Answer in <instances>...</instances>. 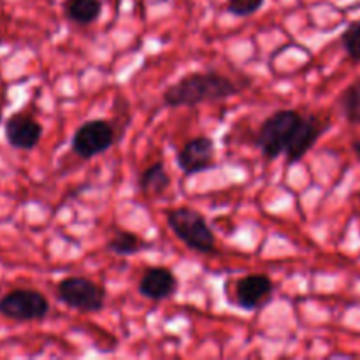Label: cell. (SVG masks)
I'll return each mask as SVG.
<instances>
[{"instance_id": "cell-14", "label": "cell", "mask_w": 360, "mask_h": 360, "mask_svg": "<svg viewBox=\"0 0 360 360\" xmlns=\"http://www.w3.org/2000/svg\"><path fill=\"white\" fill-rule=\"evenodd\" d=\"M171 185V178H169L167 171H165L162 162H155L150 167L144 169L139 176V188L144 193H153V195H160Z\"/></svg>"}, {"instance_id": "cell-4", "label": "cell", "mask_w": 360, "mask_h": 360, "mask_svg": "<svg viewBox=\"0 0 360 360\" xmlns=\"http://www.w3.org/2000/svg\"><path fill=\"white\" fill-rule=\"evenodd\" d=\"M56 295L63 304L81 313L102 311L108 299L104 287L83 276H69L60 281Z\"/></svg>"}, {"instance_id": "cell-6", "label": "cell", "mask_w": 360, "mask_h": 360, "mask_svg": "<svg viewBox=\"0 0 360 360\" xmlns=\"http://www.w3.org/2000/svg\"><path fill=\"white\" fill-rule=\"evenodd\" d=\"M115 127L105 120H88L72 136V151L77 157L90 160L97 155L105 153L115 144Z\"/></svg>"}, {"instance_id": "cell-17", "label": "cell", "mask_w": 360, "mask_h": 360, "mask_svg": "<svg viewBox=\"0 0 360 360\" xmlns=\"http://www.w3.org/2000/svg\"><path fill=\"white\" fill-rule=\"evenodd\" d=\"M266 0H227V11L234 16L246 18L255 14Z\"/></svg>"}, {"instance_id": "cell-9", "label": "cell", "mask_w": 360, "mask_h": 360, "mask_svg": "<svg viewBox=\"0 0 360 360\" xmlns=\"http://www.w3.org/2000/svg\"><path fill=\"white\" fill-rule=\"evenodd\" d=\"M329 123L322 120L316 115H302L301 125H299L297 132H295L294 139H292L290 146L285 151V158H287V165L297 164L301 162L309 151L313 150L322 134L326 132Z\"/></svg>"}, {"instance_id": "cell-10", "label": "cell", "mask_w": 360, "mask_h": 360, "mask_svg": "<svg viewBox=\"0 0 360 360\" xmlns=\"http://www.w3.org/2000/svg\"><path fill=\"white\" fill-rule=\"evenodd\" d=\"M4 134H6V141L11 148L30 151L41 143L42 125L25 112H16L6 120Z\"/></svg>"}, {"instance_id": "cell-5", "label": "cell", "mask_w": 360, "mask_h": 360, "mask_svg": "<svg viewBox=\"0 0 360 360\" xmlns=\"http://www.w3.org/2000/svg\"><path fill=\"white\" fill-rule=\"evenodd\" d=\"M48 313V299L32 288H16L0 297V315L14 322H39Z\"/></svg>"}, {"instance_id": "cell-11", "label": "cell", "mask_w": 360, "mask_h": 360, "mask_svg": "<svg viewBox=\"0 0 360 360\" xmlns=\"http://www.w3.org/2000/svg\"><path fill=\"white\" fill-rule=\"evenodd\" d=\"M178 278L167 267H150L139 281V294L150 301H165L178 292Z\"/></svg>"}, {"instance_id": "cell-13", "label": "cell", "mask_w": 360, "mask_h": 360, "mask_svg": "<svg viewBox=\"0 0 360 360\" xmlns=\"http://www.w3.org/2000/svg\"><path fill=\"white\" fill-rule=\"evenodd\" d=\"M105 248L115 253V255L130 257L150 248V243H146L143 238H139V236L130 231H120L109 239Z\"/></svg>"}, {"instance_id": "cell-12", "label": "cell", "mask_w": 360, "mask_h": 360, "mask_svg": "<svg viewBox=\"0 0 360 360\" xmlns=\"http://www.w3.org/2000/svg\"><path fill=\"white\" fill-rule=\"evenodd\" d=\"M65 16L77 25H90L102 13V0H65Z\"/></svg>"}, {"instance_id": "cell-1", "label": "cell", "mask_w": 360, "mask_h": 360, "mask_svg": "<svg viewBox=\"0 0 360 360\" xmlns=\"http://www.w3.org/2000/svg\"><path fill=\"white\" fill-rule=\"evenodd\" d=\"M243 86L220 72H192L183 76L164 91V104L167 108H192L206 102L227 101L236 97Z\"/></svg>"}, {"instance_id": "cell-3", "label": "cell", "mask_w": 360, "mask_h": 360, "mask_svg": "<svg viewBox=\"0 0 360 360\" xmlns=\"http://www.w3.org/2000/svg\"><path fill=\"white\" fill-rule=\"evenodd\" d=\"M167 224L190 250L202 255L217 252V238L206 218L192 207H176L167 213Z\"/></svg>"}, {"instance_id": "cell-2", "label": "cell", "mask_w": 360, "mask_h": 360, "mask_svg": "<svg viewBox=\"0 0 360 360\" xmlns=\"http://www.w3.org/2000/svg\"><path fill=\"white\" fill-rule=\"evenodd\" d=\"M302 115L294 109H281L273 112L266 122L260 125L257 134V146L266 160H274L290 146L299 125H301Z\"/></svg>"}, {"instance_id": "cell-7", "label": "cell", "mask_w": 360, "mask_h": 360, "mask_svg": "<svg viewBox=\"0 0 360 360\" xmlns=\"http://www.w3.org/2000/svg\"><path fill=\"white\" fill-rule=\"evenodd\" d=\"M178 167L186 176L199 174L217 167V151L211 137L199 136L190 139L176 155Z\"/></svg>"}, {"instance_id": "cell-16", "label": "cell", "mask_w": 360, "mask_h": 360, "mask_svg": "<svg viewBox=\"0 0 360 360\" xmlns=\"http://www.w3.org/2000/svg\"><path fill=\"white\" fill-rule=\"evenodd\" d=\"M341 46L352 62H360V20L345 28L341 34Z\"/></svg>"}, {"instance_id": "cell-15", "label": "cell", "mask_w": 360, "mask_h": 360, "mask_svg": "<svg viewBox=\"0 0 360 360\" xmlns=\"http://www.w3.org/2000/svg\"><path fill=\"white\" fill-rule=\"evenodd\" d=\"M338 108L350 125H360V79L345 88L338 98Z\"/></svg>"}, {"instance_id": "cell-8", "label": "cell", "mask_w": 360, "mask_h": 360, "mask_svg": "<svg viewBox=\"0 0 360 360\" xmlns=\"http://www.w3.org/2000/svg\"><path fill=\"white\" fill-rule=\"evenodd\" d=\"M236 302L245 311H257L267 306L274 294V283L267 274H246L236 283Z\"/></svg>"}]
</instances>
